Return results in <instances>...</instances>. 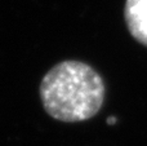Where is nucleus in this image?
Returning a JSON list of instances; mask_svg holds the SVG:
<instances>
[{
	"label": "nucleus",
	"instance_id": "1",
	"mask_svg": "<svg viewBox=\"0 0 147 146\" xmlns=\"http://www.w3.org/2000/svg\"><path fill=\"white\" fill-rule=\"evenodd\" d=\"M39 93L52 118L75 123L93 118L99 111L105 100V83L88 64L69 59L44 75Z\"/></svg>",
	"mask_w": 147,
	"mask_h": 146
},
{
	"label": "nucleus",
	"instance_id": "2",
	"mask_svg": "<svg viewBox=\"0 0 147 146\" xmlns=\"http://www.w3.org/2000/svg\"><path fill=\"white\" fill-rule=\"evenodd\" d=\"M124 20L130 35L147 47V0H127Z\"/></svg>",
	"mask_w": 147,
	"mask_h": 146
}]
</instances>
